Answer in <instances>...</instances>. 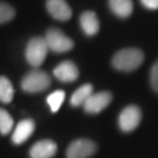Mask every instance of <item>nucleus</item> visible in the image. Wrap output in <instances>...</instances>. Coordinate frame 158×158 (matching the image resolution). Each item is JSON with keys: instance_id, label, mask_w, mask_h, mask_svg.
Wrapping results in <instances>:
<instances>
[{"instance_id": "nucleus-1", "label": "nucleus", "mask_w": 158, "mask_h": 158, "mask_svg": "<svg viewBox=\"0 0 158 158\" xmlns=\"http://www.w3.org/2000/svg\"><path fill=\"white\" fill-rule=\"evenodd\" d=\"M144 54L138 48H125L118 51L113 57V66L121 72H132L141 66Z\"/></svg>"}, {"instance_id": "nucleus-2", "label": "nucleus", "mask_w": 158, "mask_h": 158, "mask_svg": "<svg viewBox=\"0 0 158 158\" xmlns=\"http://www.w3.org/2000/svg\"><path fill=\"white\" fill-rule=\"evenodd\" d=\"M48 52H49V49H48L45 38L35 36V38H32L29 40L27 46H26L25 56H26L27 62L32 67L38 68L44 63Z\"/></svg>"}, {"instance_id": "nucleus-3", "label": "nucleus", "mask_w": 158, "mask_h": 158, "mask_svg": "<svg viewBox=\"0 0 158 158\" xmlns=\"http://www.w3.org/2000/svg\"><path fill=\"white\" fill-rule=\"evenodd\" d=\"M51 76L45 70L33 69L27 73L21 81V88L26 93H40L49 88L51 85Z\"/></svg>"}, {"instance_id": "nucleus-4", "label": "nucleus", "mask_w": 158, "mask_h": 158, "mask_svg": "<svg viewBox=\"0 0 158 158\" xmlns=\"http://www.w3.org/2000/svg\"><path fill=\"white\" fill-rule=\"evenodd\" d=\"M45 40L48 46V49L54 53H66L73 49L74 47L73 40L57 28L48 29L46 32Z\"/></svg>"}, {"instance_id": "nucleus-5", "label": "nucleus", "mask_w": 158, "mask_h": 158, "mask_svg": "<svg viewBox=\"0 0 158 158\" xmlns=\"http://www.w3.org/2000/svg\"><path fill=\"white\" fill-rule=\"evenodd\" d=\"M142 118L141 109L137 106H128L124 108L118 116L119 129L124 132H130L135 130Z\"/></svg>"}, {"instance_id": "nucleus-6", "label": "nucleus", "mask_w": 158, "mask_h": 158, "mask_svg": "<svg viewBox=\"0 0 158 158\" xmlns=\"http://www.w3.org/2000/svg\"><path fill=\"white\" fill-rule=\"evenodd\" d=\"M97 150L95 142L80 138L72 142L67 149V158H88L93 156Z\"/></svg>"}, {"instance_id": "nucleus-7", "label": "nucleus", "mask_w": 158, "mask_h": 158, "mask_svg": "<svg viewBox=\"0 0 158 158\" xmlns=\"http://www.w3.org/2000/svg\"><path fill=\"white\" fill-rule=\"evenodd\" d=\"M111 100H113V95L109 91H100L96 94L93 93V95L83 104V108L85 113L98 114L110 104Z\"/></svg>"}, {"instance_id": "nucleus-8", "label": "nucleus", "mask_w": 158, "mask_h": 158, "mask_svg": "<svg viewBox=\"0 0 158 158\" xmlns=\"http://www.w3.org/2000/svg\"><path fill=\"white\" fill-rule=\"evenodd\" d=\"M47 11L54 19L59 21H67L72 18V8L66 0H47Z\"/></svg>"}, {"instance_id": "nucleus-9", "label": "nucleus", "mask_w": 158, "mask_h": 158, "mask_svg": "<svg viewBox=\"0 0 158 158\" xmlns=\"http://www.w3.org/2000/svg\"><path fill=\"white\" fill-rule=\"evenodd\" d=\"M54 76L61 82H73L79 77V68L73 61H63L54 69Z\"/></svg>"}, {"instance_id": "nucleus-10", "label": "nucleus", "mask_w": 158, "mask_h": 158, "mask_svg": "<svg viewBox=\"0 0 158 158\" xmlns=\"http://www.w3.org/2000/svg\"><path fill=\"white\" fill-rule=\"evenodd\" d=\"M57 150L56 144L51 139L36 142L29 150L31 158H52L55 156Z\"/></svg>"}, {"instance_id": "nucleus-11", "label": "nucleus", "mask_w": 158, "mask_h": 158, "mask_svg": "<svg viewBox=\"0 0 158 158\" xmlns=\"http://www.w3.org/2000/svg\"><path fill=\"white\" fill-rule=\"evenodd\" d=\"M34 122L32 119H23L19 124L15 127V129L13 131L12 135V142L17 145L23 144V142H26L28 139L31 135L34 132Z\"/></svg>"}, {"instance_id": "nucleus-12", "label": "nucleus", "mask_w": 158, "mask_h": 158, "mask_svg": "<svg viewBox=\"0 0 158 158\" xmlns=\"http://www.w3.org/2000/svg\"><path fill=\"white\" fill-rule=\"evenodd\" d=\"M80 25H81L82 31L89 36L95 35L100 31V21L97 19L95 12L93 11H85L81 14Z\"/></svg>"}, {"instance_id": "nucleus-13", "label": "nucleus", "mask_w": 158, "mask_h": 158, "mask_svg": "<svg viewBox=\"0 0 158 158\" xmlns=\"http://www.w3.org/2000/svg\"><path fill=\"white\" fill-rule=\"evenodd\" d=\"M109 7L115 15L128 18L134 11L132 0H109Z\"/></svg>"}, {"instance_id": "nucleus-14", "label": "nucleus", "mask_w": 158, "mask_h": 158, "mask_svg": "<svg viewBox=\"0 0 158 158\" xmlns=\"http://www.w3.org/2000/svg\"><path fill=\"white\" fill-rule=\"evenodd\" d=\"M93 95V85L87 83V85H81L79 89L74 91V94L70 97V104L73 107H80L83 106L85 101Z\"/></svg>"}, {"instance_id": "nucleus-15", "label": "nucleus", "mask_w": 158, "mask_h": 158, "mask_svg": "<svg viewBox=\"0 0 158 158\" xmlns=\"http://www.w3.org/2000/svg\"><path fill=\"white\" fill-rule=\"evenodd\" d=\"M13 96H14V88L11 81L5 76H0V102L10 103L13 100Z\"/></svg>"}, {"instance_id": "nucleus-16", "label": "nucleus", "mask_w": 158, "mask_h": 158, "mask_svg": "<svg viewBox=\"0 0 158 158\" xmlns=\"http://www.w3.org/2000/svg\"><path fill=\"white\" fill-rule=\"evenodd\" d=\"M66 98V93L63 90H55L53 91L51 95L47 97V103L51 108V110L53 113H56L60 109V107L62 106L63 101Z\"/></svg>"}, {"instance_id": "nucleus-17", "label": "nucleus", "mask_w": 158, "mask_h": 158, "mask_svg": "<svg viewBox=\"0 0 158 158\" xmlns=\"http://www.w3.org/2000/svg\"><path fill=\"white\" fill-rule=\"evenodd\" d=\"M13 128V118L5 109L0 108V134L7 135Z\"/></svg>"}, {"instance_id": "nucleus-18", "label": "nucleus", "mask_w": 158, "mask_h": 158, "mask_svg": "<svg viewBox=\"0 0 158 158\" xmlns=\"http://www.w3.org/2000/svg\"><path fill=\"white\" fill-rule=\"evenodd\" d=\"M15 15V11L11 5L6 2H0V23L11 21Z\"/></svg>"}, {"instance_id": "nucleus-19", "label": "nucleus", "mask_w": 158, "mask_h": 158, "mask_svg": "<svg viewBox=\"0 0 158 158\" xmlns=\"http://www.w3.org/2000/svg\"><path fill=\"white\" fill-rule=\"evenodd\" d=\"M150 83L152 89L158 94V60L153 63L150 72Z\"/></svg>"}, {"instance_id": "nucleus-20", "label": "nucleus", "mask_w": 158, "mask_h": 158, "mask_svg": "<svg viewBox=\"0 0 158 158\" xmlns=\"http://www.w3.org/2000/svg\"><path fill=\"white\" fill-rule=\"evenodd\" d=\"M141 2L148 10H158V0H141Z\"/></svg>"}]
</instances>
